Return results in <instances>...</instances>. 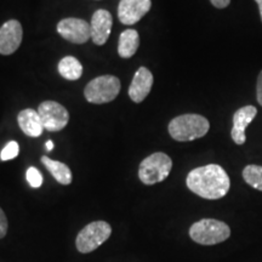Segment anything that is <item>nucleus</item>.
Here are the masks:
<instances>
[{
  "mask_svg": "<svg viewBox=\"0 0 262 262\" xmlns=\"http://www.w3.org/2000/svg\"><path fill=\"white\" fill-rule=\"evenodd\" d=\"M186 183L189 191L209 201L221 199L231 187L228 173L217 164H208L193 169L187 175Z\"/></svg>",
  "mask_w": 262,
  "mask_h": 262,
  "instance_id": "1",
  "label": "nucleus"
},
{
  "mask_svg": "<svg viewBox=\"0 0 262 262\" xmlns=\"http://www.w3.org/2000/svg\"><path fill=\"white\" fill-rule=\"evenodd\" d=\"M210 129V123L201 114L188 113L173 118L169 123L168 130L170 136L179 142H188L202 139Z\"/></svg>",
  "mask_w": 262,
  "mask_h": 262,
  "instance_id": "2",
  "label": "nucleus"
},
{
  "mask_svg": "<svg viewBox=\"0 0 262 262\" xmlns=\"http://www.w3.org/2000/svg\"><path fill=\"white\" fill-rule=\"evenodd\" d=\"M231 235V228L225 222L214 219H203L189 228V237L193 242L202 245H215L222 243Z\"/></svg>",
  "mask_w": 262,
  "mask_h": 262,
  "instance_id": "3",
  "label": "nucleus"
},
{
  "mask_svg": "<svg viewBox=\"0 0 262 262\" xmlns=\"http://www.w3.org/2000/svg\"><path fill=\"white\" fill-rule=\"evenodd\" d=\"M172 169V160L163 152L153 153L141 162L139 178L147 186L156 185L165 180Z\"/></svg>",
  "mask_w": 262,
  "mask_h": 262,
  "instance_id": "4",
  "label": "nucleus"
},
{
  "mask_svg": "<svg viewBox=\"0 0 262 262\" xmlns=\"http://www.w3.org/2000/svg\"><path fill=\"white\" fill-rule=\"evenodd\" d=\"M120 80L114 75H101L86 85L84 90L88 102L103 104L112 102L120 93Z\"/></svg>",
  "mask_w": 262,
  "mask_h": 262,
  "instance_id": "5",
  "label": "nucleus"
},
{
  "mask_svg": "<svg viewBox=\"0 0 262 262\" xmlns=\"http://www.w3.org/2000/svg\"><path fill=\"white\" fill-rule=\"evenodd\" d=\"M112 234V227L106 221H94L79 232L75 239L78 251L81 254H89L96 250Z\"/></svg>",
  "mask_w": 262,
  "mask_h": 262,
  "instance_id": "6",
  "label": "nucleus"
},
{
  "mask_svg": "<svg viewBox=\"0 0 262 262\" xmlns=\"http://www.w3.org/2000/svg\"><path fill=\"white\" fill-rule=\"evenodd\" d=\"M38 113L40 117L44 129L50 133H57L67 126L70 120L68 111L55 101H44L39 104Z\"/></svg>",
  "mask_w": 262,
  "mask_h": 262,
  "instance_id": "7",
  "label": "nucleus"
},
{
  "mask_svg": "<svg viewBox=\"0 0 262 262\" xmlns=\"http://www.w3.org/2000/svg\"><path fill=\"white\" fill-rule=\"evenodd\" d=\"M57 32L66 40L73 44H84L91 38V27L85 19L68 17L57 24Z\"/></svg>",
  "mask_w": 262,
  "mask_h": 262,
  "instance_id": "8",
  "label": "nucleus"
},
{
  "mask_svg": "<svg viewBox=\"0 0 262 262\" xmlns=\"http://www.w3.org/2000/svg\"><path fill=\"white\" fill-rule=\"evenodd\" d=\"M24 29L17 19H10L0 27V55L14 54L22 42Z\"/></svg>",
  "mask_w": 262,
  "mask_h": 262,
  "instance_id": "9",
  "label": "nucleus"
},
{
  "mask_svg": "<svg viewBox=\"0 0 262 262\" xmlns=\"http://www.w3.org/2000/svg\"><path fill=\"white\" fill-rule=\"evenodd\" d=\"M150 8V0H120L118 6V17L123 25H135L149 11Z\"/></svg>",
  "mask_w": 262,
  "mask_h": 262,
  "instance_id": "10",
  "label": "nucleus"
},
{
  "mask_svg": "<svg viewBox=\"0 0 262 262\" xmlns=\"http://www.w3.org/2000/svg\"><path fill=\"white\" fill-rule=\"evenodd\" d=\"M257 114V108L251 104L244 106L235 111L233 116V126L231 130V137L233 140L235 145L242 146L244 145L247 141V136H245V130L253 122L254 118Z\"/></svg>",
  "mask_w": 262,
  "mask_h": 262,
  "instance_id": "11",
  "label": "nucleus"
},
{
  "mask_svg": "<svg viewBox=\"0 0 262 262\" xmlns=\"http://www.w3.org/2000/svg\"><path fill=\"white\" fill-rule=\"evenodd\" d=\"M113 26V17L110 11L100 9L94 12L91 17V39L95 45H104L111 35Z\"/></svg>",
  "mask_w": 262,
  "mask_h": 262,
  "instance_id": "12",
  "label": "nucleus"
},
{
  "mask_svg": "<svg viewBox=\"0 0 262 262\" xmlns=\"http://www.w3.org/2000/svg\"><path fill=\"white\" fill-rule=\"evenodd\" d=\"M153 86V74L148 68L140 67L129 86V97L135 103H141L148 96Z\"/></svg>",
  "mask_w": 262,
  "mask_h": 262,
  "instance_id": "13",
  "label": "nucleus"
},
{
  "mask_svg": "<svg viewBox=\"0 0 262 262\" xmlns=\"http://www.w3.org/2000/svg\"><path fill=\"white\" fill-rule=\"evenodd\" d=\"M17 122L19 129L29 137H39L44 131V125H42L38 111L32 110V108L21 111L18 113Z\"/></svg>",
  "mask_w": 262,
  "mask_h": 262,
  "instance_id": "14",
  "label": "nucleus"
},
{
  "mask_svg": "<svg viewBox=\"0 0 262 262\" xmlns=\"http://www.w3.org/2000/svg\"><path fill=\"white\" fill-rule=\"evenodd\" d=\"M140 45V35L135 29H125L119 35L118 54L122 58H130L136 54Z\"/></svg>",
  "mask_w": 262,
  "mask_h": 262,
  "instance_id": "15",
  "label": "nucleus"
},
{
  "mask_svg": "<svg viewBox=\"0 0 262 262\" xmlns=\"http://www.w3.org/2000/svg\"><path fill=\"white\" fill-rule=\"evenodd\" d=\"M41 163L49 170V172L54 176V179L61 185H70L72 180H73L71 169L64 163L58 162V160H52L47 156L41 157Z\"/></svg>",
  "mask_w": 262,
  "mask_h": 262,
  "instance_id": "16",
  "label": "nucleus"
},
{
  "mask_svg": "<svg viewBox=\"0 0 262 262\" xmlns=\"http://www.w3.org/2000/svg\"><path fill=\"white\" fill-rule=\"evenodd\" d=\"M58 73L67 80H78L83 74V66L73 56H66L58 62Z\"/></svg>",
  "mask_w": 262,
  "mask_h": 262,
  "instance_id": "17",
  "label": "nucleus"
},
{
  "mask_svg": "<svg viewBox=\"0 0 262 262\" xmlns=\"http://www.w3.org/2000/svg\"><path fill=\"white\" fill-rule=\"evenodd\" d=\"M243 179L249 186L262 192V165L250 164L243 170Z\"/></svg>",
  "mask_w": 262,
  "mask_h": 262,
  "instance_id": "18",
  "label": "nucleus"
},
{
  "mask_svg": "<svg viewBox=\"0 0 262 262\" xmlns=\"http://www.w3.org/2000/svg\"><path fill=\"white\" fill-rule=\"evenodd\" d=\"M19 153V146L16 141H10L4 148H3L2 153H0V159L3 162H8V160L15 159Z\"/></svg>",
  "mask_w": 262,
  "mask_h": 262,
  "instance_id": "19",
  "label": "nucleus"
},
{
  "mask_svg": "<svg viewBox=\"0 0 262 262\" xmlns=\"http://www.w3.org/2000/svg\"><path fill=\"white\" fill-rule=\"evenodd\" d=\"M26 178H27L28 183L33 188H39L42 185V175L34 166L28 168L27 172H26Z\"/></svg>",
  "mask_w": 262,
  "mask_h": 262,
  "instance_id": "20",
  "label": "nucleus"
},
{
  "mask_svg": "<svg viewBox=\"0 0 262 262\" xmlns=\"http://www.w3.org/2000/svg\"><path fill=\"white\" fill-rule=\"evenodd\" d=\"M8 232V219H6L5 212L0 208V239L4 238Z\"/></svg>",
  "mask_w": 262,
  "mask_h": 262,
  "instance_id": "21",
  "label": "nucleus"
},
{
  "mask_svg": "<svg viewBox=\"0 0 262 262\" xmlns=\"http://www.w3.org/2000/svg\"><path fill=\"white\" fill-rule=\"evenodd\" d=\"M256 98L257 102L260 103L262 107V71L257 75V81H256Z\"/></svg>",
  "mask_w": 262,
  "mask_h": 262,
  "instance_id": "22",
  "label": "nucleus"
},
{
  "mask_svg": "<svg viewBox=\"0 0 262 262\" xmlns=\"http://www.w3.org/2000/svg\"><path fill=\"white\" fill-rule=\"evenodd\" d=\"M210 3L216 9H226L231 4V0H210Z\"/></svg>",
  "mask_w": 262,
  "mask_h": 262,
  "instance_id": "23",
  "label": "nucleus"
},
{
  "mask_svg": "<svg viewBox=\"0 0 262 262\" xmlns=\"http://www.w3.org/2000/svg\"><path fill=\"white\" fill-rule=\"evenodd\" d=\"M45 147H47V149L49 150V152H50V150L54 149V142H52L51 140H49L48 142L45 143Z\"/></svg>",
  "mask_w": 262,
  "mask_h": 262,
  "instance_id": "24",
  "label": "nucleus"
},
{
  "mask_svg": "<svg viewBox=\"0 0 262 262\" xmlns=\"http://www.w3.org/2000/svg\"><path fill=\"white\" fill-rule=\"evenodd\" d=\"M255 2H256V4L258 6V11H260V17L262 21V0H255Z\"/></svg>",
  "mask_w": 262,
  "mask_h": 262,
  "instance_id": "25",
  "label": "nucleus"
}]
</instances>
